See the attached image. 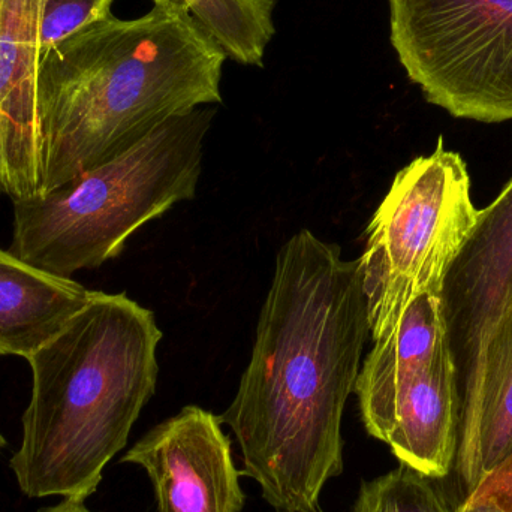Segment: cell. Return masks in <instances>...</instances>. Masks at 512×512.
Instances as JSON below:
<instances>
[{
	"instance_id": "1",
	"label": "cell",
	"mask_w": 512,
	"mask_h": 512,
	"mask_svg": "<svg viewBox=\"0 0 512 512\" xmlns=\"http://www.w3.org/2000/svg\"><path fill=\"white\" fill-rule=\"evenodd\" d=\"M370 334L360 262L301 230L280 248L251 361L221 423L277 512L319 511L343 472L342 418Z\"/></svg>"
},
{
	"instance_id": "2",
	"label": "cell",
	"mask_w": 512,
	"mask_h": 512,
	"mask_svg": "<svg viewBox=\"0 0 512 512\" xmlns=\"http://www.w3.org/2000/svg\"><path fill=\"white\" fill-rule=\"evenodd\" d=\"M96 21L39 60L41 194L137 146L171 117L222 102L227 54L182 0Z\"/></svg>"
},
{
	"instance_id": "3",
	"label": "cell",
	"mask_w": 512,
	"mask_h": 512,
	"mask_svg": "<svg viewBox=\"0 0 512 512\" xmlns=\"http://www.w3.org/2000/svg\"><path fill=\"white\" fill-rule=\"evenodd\" d=\"M162 339L152 310L126 294L92 300L29 364L32 396L9 466L29 498L86 501L158 382Z\"/></svg>"
},
{
	"instance_id": "4",
	"label": "cell",
	"mask_w": 512,
	"mask_h": 512,
	"mask_svg": "<svg viewBox=\"0 0 512 512\" xmlns=\"http://www.w3.org/2000/svg\"><path fill=\"white\" fill-rule=\"evenodd\" d=\"M215 114L204 105L171 117L114 161L12 201L9 252L62 277L119 256L144 224L195 197Z\"/></svg>"
},
{
	"instance_id": "5",
	"label": "cell",
	"mask_w": 512,
	"mask_h": 512,
	"mask_svg": "<svg viewBox=\"0 0 512 512\" xmlns=\"http://www.w3.org/2000/svg\"><path fill=\"white\" fill-rule=\"evenodd\" d=\"M478 216L465 161L442 138L396 174L358 258L373 342L388 336L417 298L442 295Z\"/></svg>"
},
{
	"instance_id": "6",
	"label": "cell",
	"mask_w": 512,
	"mask_h": 512,
	"mask_svg": "<svg viewBox=\"0 0 512 512\" xmlns=\"http://www.w3.org/2000/svg\"><path fill=\"white\" fill-rule=\"evenodd\" d=\"M390 39L424 98L457 119L512 120V0H388Z\"/></svg>"
},
{
	"instance_id": "7",
	"label": "cell",
	"mask_w": 512,
	"mask_h": 512,
	"mask_svg": "<svg viewBox=\"0 0 512 512\" xmlns=\"http://www.w3.org/2000/svg\"><path fill=\"white\" fill-rule=\"evenodd\" d=\"M146 471L158 512H240L246 496L221 418L200 406L153 427L125 456Z\"/></svg>"
},
{
	"instance_id": "8",
	"label": "cell",
	"mask_w": 512,
	"mask_h": 512,
	"mask_svg": "<svg viewBox=\"0 0 512 512\" xmlns=\"http://www.w3.org/2000/svg\"><path fill=\"white\" fill-rule=\"evenodd\" d=\"M442 298L460 385L480 363L512 298V179L480 210L474 233L448 273Z\"/></svg>"
},
{
	"instance_id": "9",
	"label": "cell",
	"mask_w": 512,
	"mask_h": 512,
	"mask_svg": "<svg viewBox=\"0 0 512 512\" xmlns=\"http://www.w3.org/2000/svg\"><path fill=\"white\" fill-rule=\"evenodd\" d=\"M42 0H0V194H41L38 68Z\"/></svg>"
},
{
	"instance_id": "10",
	"label": "cell",
	"mask_w": 512,
	"mask_h": 512,
	"mask_svg": "<svg viewBox=\"0 0 512 512\" xmlns=\"http://www.w3.org/2000/svg\"><path fill=\"white\" fill-rule=\"evenodd\" d=\"M511 453L512 298L487 340L480 363L460 384L459 445L453 469L466 496Z\"/></svg>"
},
{
	"instance_id": "11",
	"label": "cell",
	"mask_w": 512,
	"mask_h": 512,
	"mask_svg": "<svg viewBox=\"0 0 512 512\" xmlns=\"http://www.w3.org/2000/svg\"><path fill=\"white\" fill-rule=\"evenodd\" d=\"M373 343L361 364L354 391L367 433L384 442L403 391L442 355L451 352L444 298H417L396 328Z\"/></svg>"
},
{
	"instance_id": "12",
	"label": "cell",
	"mask_w": 512,
	"mask_h": 512,
	"mask_svg": "<svg viewBox=\"0 0 512 512\" xmlns=\"http://www.w3.org/2000/svg\"><path fill=\"white\" fill-rule=\"evenodd\" d=\"M459 427V373L447 352L403 391L384 442L402 465L439 480L453 471Z\"/></svg>"
},
{
	"instance_id": "13",
	"label": "cell",
	"mask_w": 512,
	"mask_h": 512,
	"mask_svg": "<svg viewBox=\"0 0 512 512\" xmlns=\"http://www.w3.org/2000/svg\"><path fill=\"white\" fill-rule=\"evenodd\" d=\"M95 292L0 249V357L29 360L65 330Z\"/></svg>"
},
{
	"instance_id": "14",
	"label": "cell",
	"mask_w": 512,
	"mask_h": 512,
	"mask_svg": "<svg viewBox=\"0 0 512 512\" xmlns=\"http://www.w3.org/2000/svg\"><path fill=\"white\" fill-rule=\"evenodd\" d=\"M228 59L262 66L274 35L276 0H182Z\"/></svg>"
},
{
	"instance_id": "15",
	"label": "cell",
	"mask_w": 512,
	"mask_h": 512,
	"mask_svg": "<svg viewBox=\"0 0 512 512\" xmlns=\"http://www.w3.org/2000/svg\"><path fill=\"white\" fill-rule=\"evenodd\" d=\"M352 512H453L432 478L399 466L394 471L363 481Z\"/></svg>"
},
{
	"instance_id": "16",
	"label": "cell",
	"mask_w": 512,
	"mask_h": 512,
	"mask_svg": "<svg viewBox=\"0 0 512 512\" xmlns=\"http://www.w3.org/2000/svg\"><path fill=\"white\" fill-rule=\"evenodd\" d=\"M114 0H42L39 23L41 57L84 27L110 17Z\"/></svg>"
},
{
	"instance_id": "17",
	"label": "cell",
	"mask_w": 512,
	"mask_h": 512,
	"mask_svg": "<svg viewBox=\"0 0 512 512\" xmlns=\"http://www.w3.org/2000/svg\"><path fill=\"white\" fill-rule=\"evenodd\" d=\"M466 498L492 499L505 511L512 512V453Z\"/></svg>"
},
{
	"instance_id": "18",
	"label": "cell",
	"mask_w": 512,
	"mask_h": 512,
	"mask_svg": "<svg viewBox=\"0 0 512 512\" xmlns=\"http://www.w3.org/2000/svg\"><path fill=\"white\" fill-rule=\"evenodd\" d=\"M454 512H508L492 499L465 498Z\"/></svg>"
},
{
	"instance_id": "19",
	"label": "cell",
	"mask_w": 512,
	"mask_h": 512,
	"mask_svg": "<svg viewBox=\"0 0 512 512\" xmlns=\"http://www.w3.org/2000/svg\"><path fill=\"white\" fill-rule=\"evenodd\" d=\"M39 512H92L87 510L86 505H84V501H78V499H63V502H60L59 505H54V507L44 508Z\"/></svg>"
},
{
	"instance_id": "20",
	"label": "cell",
	"mask_w": 512,
	"mask_h": 512,
	"mask_svg": "<svg viewBox=\"0 0 512 512\" xmlns=\"http://www.w3.org/2000/svg\"><path fill=\"white\" fill-rule=\"evenodd\" d=\"M5 447H6V439L3 438L2 433H0V453H2V450Z\"/></svg>"
},
{
	"instance_id": "21",
	"label": "cell",
	"mask_w": 512,
	"mask_h": 512,
	"mask_svg": "<svg viewBox=\"0 0 512 512\" xmlns=\"http://www.w3.org/2000/svg\"><path fill=\"white\" fill-rule=\"evenodd\" d=\"M316 512H321V511H316Z\"/></svg>"
}]
</instances>
